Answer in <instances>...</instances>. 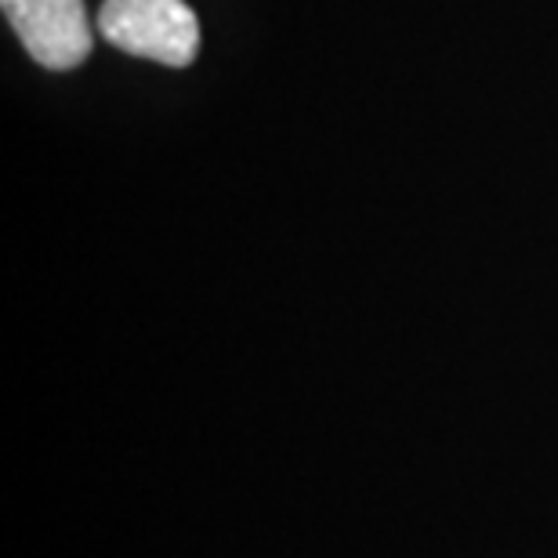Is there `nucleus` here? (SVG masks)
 Returning a JSON list of instances; mask_svg holds the SVG:
<instances>
[{"instance_id": "f257e3e1", "label": "nucleus", "mask_w": 558, "mask_h": 558, "mask_svg": "<svg viewBox=\"0 0 558 558\" xmlns=\"http://www.w3.org/2000/svg\"><path fill=\"white\" fill-rule=\"evenodd\" d=\"M98 29L113 48L174 70L199 51V22L185 0H106Z\"/></svg>"}, {"instance_id": "f03ea898", "label": "nucleus", "mask_w": 558, "mask_h": 558, "mask_svg": "<svg viewBox=\"0 0 558 558\" xmlns=\"http://www.w3.org/2000/svg\"><path fill=\"white\" fill-rule=\"evenodd\" d=\"M0 8L44 70H76L92 54L84 0H0Z\"/></svg>"}]
</instances>
